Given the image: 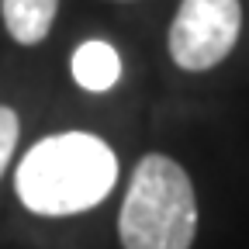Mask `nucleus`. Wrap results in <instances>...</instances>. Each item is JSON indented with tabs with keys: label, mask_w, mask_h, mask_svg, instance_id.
Here are the masks:
<instances>
[{
	"label": "nucleus",
	"mask_w": 249,
	"mask_h": 249,
	"mask_svg": "<svg viewBox=\"0 0 249 249\" xmlns=\"http://www.w3.org/2000/svg\"><path fill=\"white\" fill-rule=\"evenodd\" d=\"M118 180L114 149L90 132H55L35 142L14 173L18 201L42 218L97 208Z\"/></svg>",
	"instance_id": "nucleus-1"
},
{
	"label": "nucleus",
	"mask_w": 249,
	"mask_h": 249,
	"mask_svg": "<svg viewBox=\"0 0 249 249\" xmlns=\"http://www.w3.org/2000/svg\"><path fill=\"white\" fill-rule=\"evenodd\" d=\"M124 249H191L197 235V197L187 170L163 152L135 163L118 214Z\"/></svg>",
	"instance_id": "nucleus-2"
},
{
	"label": "nucleus",
	"mask_w": 249,
	"mask_h": 249,
	"mask_svg": "<svg viewBox=\"0 0 249 249\" xmlns=\"http://www.w3.org/2000/svg\"><path fill=\"white\" fill-rule=\"evenodd\" d=\"M242 31L239 0H180L170 21L166 45L180 70L208 73L225 62Z\"/></svg>",
	"instance_id": "nucleus-3"
},
{
	"label": "nucleus",
	"mask_w": 249,
	"mask_h": 249,
	"mask_svg": "<svg viewBox=\"0 0 249 249\" xmlns=\"http://www.w3.org/2000/svg\"><path fill=\"white\" fill-rule=\"evenodd\" d=\"M59 0H0L7 35L18 45H42L55 24Z\"/></svg>",
	"instance_id": "nucleus-4"
},
{
	"label": "nucleus",
	"mask_w": 249,
	"mask_h": 249,
	"mask_svg": "<svg viewBox=\"0 0 249 249\" xmlns=\"http://www.w3.org/2000/svg\"><path fill=\"white\" fill-rule=\"evenodd\" d=\"M70 70H73V80H76L83 90H90V93H107V90L121 80V55H118L114 45H107V42H101V38H90V42L76 45Z\"/></svg>",
	"instance_id": "nucleus-5"
},
{
	"label": "nucleus",
	"mask_w": 249,
	"mask_h": 249,
	"mask_svg": "<svg viewBox=\"0 0 249 249\" xmlns=\"http://www.w3.org/2000/svg\"><path fill=\"white\" fill-rule=\"evenodd\" d=\"M18 135H21V121L14 114V107L0 104V177H4L11 156H14V145H18Z\"/></svg>",
	"instance_id": "nucleus-6"
}]
</instances>
